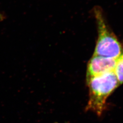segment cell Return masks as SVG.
I'll list each match as a JSON object with an SVG mask.
<instances>
[{
  "mask_svg": "<svg viewBox=\"0 0 123 123\" xmlns=\"http://www.w3.org/2000/svg\"><path fill=\"white\" fill-rule=\"evenodd\" d=\"M89 100L86 110L100 116L106 107L107 99L119 85L114 72L98 75L87 79Z\"/></svg>",
  "mask_w": 123,
  "mask_h": 123,
  "instance_id": "6da1fadb",
  "label": "cell"
},
{
  "mask_svg": "<svg viewBox=\"0 0 123 123\" xmlns=\"http://www.w3.org/2000/svg\"><path fill=\"white\" fill-rule=\"evenodd\" d=\"M98 37L94 55L117 59L123 52L120 43L106 24L98 10H95Z\"/></svg>",
  "mask_w": 123,
  "mask_h": 123,
  "instance_id": "7a4b0ae2",
  "label": "cell"
},
{
  "mask_svg": "<svg viewBox=\"0 0 123 123\" xmlns=\"http://www.w3.org/2000/svg\"><path fill=\"white\" fill-rule=\"evenodd\" d=\"M116 59L94 55L88 63L87 79L114 71Z\"/></svg>",
  "mask_w": 123,
  "mask_h": 123,
  "instance_id": "3957f363",
  "label": "cell"
},
{
  "mask_svg": "<svg viewBox=\"0 0 123 123\" xmlns=\"http://www.w3.org/2000/svg\"><path fill=\"white\" fill-rule=\"evenodd\" d=\"M114 72L119 84H123V51L120 55L116 59Z\"/></svg>",
  "mask_w": 123,
  "mask_h": 123,
  "instance_id": "277c9868",
  "label": "cell"
},
{
  "mask_svg": "<svg viewBox=\"0 0 123 123\" xmlns=\"http://www.w3.org/2000/svg\"><path fill=\"white\" fill-rule=\"evenodd\" d=\"M3 18V17L2 16V15L0 13V20H2Z\"/></svg>",
  "mask_w": 123,
  "mask_h": 123,
  "instance_id": "5b68a950",
  "label": "cell"
}]
</instances>
